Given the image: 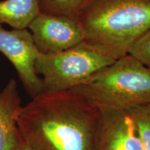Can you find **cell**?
<instances>
[{
    "label": "cell",
    "mask_w": 150,
    "mask_h": 150,
    "mask_svg": "<svg viewBox=\"0 0 150 150\" xmlns=\"http://www.w3.org/2000/svg\"><path fill=\"white\" fill-rule=\"evenodd\" d=\"M100 110L72 90L43 92L22 106L17 125L35 150H94Z\"/></svg>",
    "instance_id": "6da1fadb"
},
{
    "label": "cell",
    "mask_w": 150,
    "mask_h": 150,
    "mask_svg": "<svg viewBox=\"0 0 150 150\" xmlns=\"http://www.w3.org/2000/svg\"><path fill=\"white\" fill-rule=\"evenodd\" d=\"M79 23L84 40L118 59L150 29V0H98Z\"/></svg>",
    "instance_id": "7a4b0ae2"
},
{
    "label": "cell",
    "mask_w": 150,
    "mask_h": 150,
    "mask_svg": "<svg viewBox=\"0 0 150 150\" xmlns=\"http://www.w3.org/2000/svg\"><path fill=\"white\" fill-rule=\"evenodd\" d=\"M71 90L99 109L128 110L150 103V69L128 54Z\"/></svg>",
    "instance_id": "3957f363"
},
{
    "label": "cell",
    "mask_w": 150,
    "mask_h": 150,
    "mask_svg": "<svg viewBox=\"0 0 150 150\" xmlns=\"http://www.w3.org/2000/svg\"><path fill=\"white\" fill-rule=\"evenodd\" d=\"M117 60L104 49L83 40L60 53L40 52L35 69L42 81L44 92L66 91Z\"/></svg>",
    "instance_id": "277c9868"
},
{
    "label": "cell",
    "mask_w": 150,
    "mask_h": 150,
    "mask_svg": "<svg viewBox=\"0 0 150 150\" xmlns=\"http://www.w3.org/2000/svg\"><path fill=\"white\" fill-rule=\"evenodd\" d=\"M0 52L14 67L19 79L31 98L44 92L42 81L35 69L40 52L28 29L6 30L0 24Z\"/></svg>",
    "instance_id": "5b68a950"
},
{
    "label": "cell",
    "mask_w": 150,
    "mask_h": 150,
    "mask_svg": "<svg viewBox=\"0 0 150 150\" xmlns=\"http://www.w3.org/2000/svg\"><path fill=\"white\" fill-rule=\"evenodd\" d=\"M38 51L57 54L77 45L85 39L79 22L40 13L28 27Z\"/></svg>",
    "instance_id": "8992f818"
},
{
    "label": "cell",
    "mask_w": 150,
    "mask_h": 150,
    "mask_svg": "<svg viewBox=\"0 0 150 150\" xmlns=\"http://www.w3.org/2000/svg\"><path fill=\"white\" fill-rule=\"evenodd\" d=\"M99 110L94 150H142L136 126L127 110Z\"/></svg>",
    "instance_id": "52a82bcc"
},
{
    "label": "cell",
    "mask_w": 150,
    "mask_h": 150,
    "mask_svg": "<svg viewBox=\"0 0 150 150\" xmlns=\"http://www.w3.org/2000/svg\"><path fill=\"white\" fill-rule=\"evenodd\" d=\"M18 83L11 79L0 90V150H13L18 136L17 116L22 107Z\"/></svg>",
    "instance_id": "ba28073f"
},
{
    "label": "cell",
    "mask_w": 150,
    "mask_h": 150,
    "mask_svg": "<svg viewBox=\"0 0 150 150\" xmlns=\"http://www.w3.org/2000/svg\"><path fill=\"white\" fill-rule=\"evenodd\" d=\"M39 0H0V24L15 29H28L40 13Z\"/></svg>",
    "instance_id": "9c48e42d"
},
{
    "label": "cell",
    "mask_w": 150,
    "mask_h": 150,
    "mask_svg": "<svg viewBox=\"0 0 150 150\" xmlns=\"http://www.w3.org/2000/svg\"><path fill=\"white\" fill-rule=\"evenodd\" d=\"M98 0H39L40 12L62 16L79 22Z\"/></svg>",
    "instance_id": "30bf717a"
},
{
    "label": "cell",
    "mask_w": 150,
    "mask_h": 150,
    "mask_svg": "<svg viewBox=\"0 0 150 150\" xmlns=\"http://www.w3.org/2000/svg\"><path fill=\"white\" fill-rule=\"evenodd\" d=\"M134 120L142 150H150V103L127 110Z\"/></svg>",
    "instance_id": "8fae6325"
},
{
    "label": "cell",
    "mask_w": 150,
    "mask_h": 150,
    "mask_svg": "<svg viewBox=\"0 0 150 150\" xmlns=\"http://www.w3.org/2000/svg\"><path fill=\"white\" fill-rule=\"evenodd\" d=\"M128 54L150 69V29L133 43Z\"/></svg>",
    "instance_id": "7c38bea8"
},
{
    "label": "cell",
    "mask_w": 150,
    "mask_h": 150,
    "mask_svg": "<svg viewBox=\"0 0 150 150\" xmlns=\"http://www.w3.org/2000/svg\"><path fill=\"white\" fill-rule=\"evenodd\" d=\"M13 150H35L25 140L22 138L18 131V136L16 144Z\"/></svg>",
    "instance_id": "4fadbf2b"
}]
</instances>
